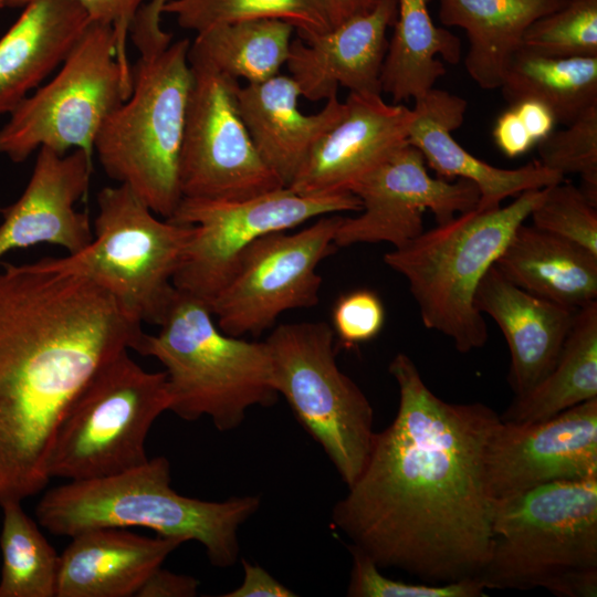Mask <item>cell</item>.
<instances>
[{"mask_svg":"<svg viewBox=\"0 0 597 597\" xmlns=\"http://www.w3.org/2000/svg\"><path fill=\"white\" fill-rule=\"evenodd\" d=\"M30 0H9L7 6L22 8ZM87 13L91 22L113 28L117 60L124 72L133 76L127 53V40L138 10L150 0H74Z\"/></svg>","mask_w":597,"mask_h":597,"instance_id":"38","label":"cell"},{"mask_svg":"<svg viewBox=\"0 0 597 597\" xmlns=\"http://www.w3.org/2000/svg\"><path fill=\"white\" fill-rule=\"evenodd\" d=\"M132 87L133 76L117 60L113 28L90 22L57 73L9 114L0 129V154L13 163L42 147L93 155L102 126Z\"/></svg>","mask_w":597,"mask_h":597,"instance_id":"10","label":"cell"},{"mask_svg":"<svg viewBox=\"0 0 597 597\" xmlns=\"http://www.w3.org/2000/svg\"><path fill=\"white\" fill-rule=\"evenodd\" d=\"M568 0H440L443 25L461 28L469 49L464 66L483 90L500 88L526 29Z\"/></svg>","mask_w":597,"mask_h":597,"instance_id":"26","label":"cell"},{"mask_svg":"<svg viewBox=\"0 0 597 597\" xmlns=\"http://www.w3.org/2000/svg\"><path fill=\"white\" fill-rule=\"evenodd\" d=\"M545 188L526 190L505 207L460 213L384 255L408 281L423 325L452 339L458 352L488 342L485 320L474 304L478 285Z\"/></svg>","mask_w":597,"mask_h":597,"instance_id":"6","label":"cell"},{"mask_svg":"<svg viewBox=\"0 0 597 597\" xmlns=\"http://www.w3.org/2000/svg\"><path fill=\"white\" fill-rule=\"evenodd\" d=\"M0 506L51 480L50 451L94 374L133 349L142 324L90 280L0 263Z\"/></svg>","mask_w":597,"mask_h":597,"instance_id":"2","label":"cell"},{"mask_svg":"<svg viewBox=\"0 0 597 597\" xmlns=\"http://www.w3.org/2000/svg\"><path fill=\"white\" fill-rule=\"evenodd\" d=\"M60 555L56 597H130L184 542L119 527L71 537Z\"/></svg>","mask_w":597,"mask_h":597,"instance_id":"23","label":"cell"},{"mask_svg":"<svg viewBox=\"0 0 597 597\" xmlns=\"http://www.w3.org/2000/svg\"><path fill=\"white\" fill-rule=\"evenodd\" d=\"M157 325L158 333H144L134 350L165 367L169 411L179 418L206 416L219 431H230L250 408L276 401L265 341L223 333L206 303L177 289Z\"/></svg>","mask_w":597,"mask_h":597,"instance_id":"5","label":"cell"},{"mask_svg":"<svg viewBox=\"0 0 597 597\" xmlns=\"http://www.w3.org/2000/svg\"><path fill=\"white\" fill-rule=\"evenodd\" d=\"M388 371L399 390L396 416L375 432L332 523L380 569L429 584L479 578L494 513L485 448L500 415L439 398L407 354L398 353Z\"/></svg>","mask_w":597,"mask_h":597,"instance_id":"1","label":"cell"},{"mask_svg":"<svg viewBox=\"0 0 597 597\" xmlns=\"http://www.w3.org/2000/svg\"><path fill=\"white\" fill-rule=\"evenodd\" d=\"M474 304L499 325L506 339L512 391L515 397L526 394L555 365L577 310L520 289L495 264L481 279Z\"/></svg>","mask_w":597,"mask_h":597,"instance_id":"21","label":"cell"},{"mask_svg":"<svg viewBox=\"0 0 597 597\" xmlns=\"http://www.w3.org/2000/svg\"><path fill=\"white\" fill-rule=\"evenodd\" d=\"M163 13L196 33L211 27L251 19L291 24L297 36L326 32L343 21L336 0H168Z\"/></svg>","mask_w":597,"mask_h":597,"instance_id":"31","label":"cell"},{"mask_svg":"<svg viewBox=\"0 0 597 597\" xmlns=\"http://www.w3.org/2000/svg\"><path fill=\"white\" fill-rule=\"evenodd\" d=\"M165 371H147L124 349L76 396L60 423L48 461L50 479H100L145 463L146 439L169 410Z\"/></svg>","mask_w":597,"mask_h":597,"instance_id":"9","label":"cell"},{"mask_svg":"<svg viewBox=\"0 0 597 597\" xmlns=\"http://www.w3.org/2000/svg\"><path fill=\"white\" fill-rule=\"evenodd\" d=\"M500 88L510 105L535 100L549 108L556 123L567 125L597 104V56L552 57L520 48Z\"/></svg>","mask_w":597,"mask_h":597,"instance_id":"29","label":"cell"},{"mask_svg":"<svg viewBox=\"0 0 597 597\" xmlns=\"http://www.w3.org/2000/svg\"><path fill=\"white\" fill-rule=\"evenodd\" d=\"M352 569L347 587L350 597H482L485 589L478 578L447 584H412L391 579L359 551L347 546Z\"/></svg>","mask_w":597,"mask_h":597,"instance_id":"36","label":"cell"},{"mask_svg":"<svg viewBox=\"0 0 597 597\" xmlns=\"http://www.w3.org/2000/svg\"><path fill=\"white\" fill-rule=\"evenodd\" d=\"M168 0H150L137 12L130 36L139 54H149L167 48L172 35L160 27L163 7Z\"/></svg>","mask_w":597,"mask_h":597,"instance_id":"39","label":"cell"},{"mask_svg":"<svg viewBox=\"0 0 597 597\" xmlns=\"http://www.w3.org/2000/svg\"><path fill=\"white\" fill-rule=\"evenodd\" d=\"M92 157L83 149L64 155L39 149L24 191L14 203L0 209V258L40 243L74 254L92 242L90 218L75 208L90 186Z\"/></svg>","mask_w":597,"mask_h":597,"instance_id":"18","label":"cell"},{"mask_svg":"<svg viewBox=\"0 0 597 597\" xmlns=\"http://www.w3.org/2000/svg\"><path fill=\"white\" fill-rule=\"evenodd\" d=\"M426 166L422 154L407 144L358 180L349 192L362 209L358 216L342 218L335 245L388 242L400 248L425 231V211L441 224L476 208L480 192L473 182L433 178Z\"/></svg>","mask_w":597,"mask_h":597,"instance_id":"15","label":"cell"},{"mask_svg":"<svg viewBox=\"0 0 597 597\" xmlns=\"http://www.w3.org/2000/svg\"><path fill=\"white\" fill-rule=\"evenodd\" d=\"M485 590L597 596V478L546 483L494 502Z\"/></svg>","mask_w":597,"mask_h":597,"instance_id":"4","label":"cell"},{"mask_svg":"<svg viewBox=\"0 0 597 597\" xmlns=\"http://www.w3.org/2000/svg\"><path fill=\"white\" fill-rule=\"evenodd\" d=\"M566 126L537 143L538 161L563 177L579 175L580 189L597 205V104Z\"/></svg>","mask_w":597,"mask_h":597,"instance_id":"34","label":"cell"},{"mask_svg":"<svg viewBox=\"0 0 597 597\" xmlns=\"http://www.w3.org/2000/svg\"><path fill=\"white\" fill-rule=\"evenodd\" d=\"M375 1L376 0H336L343 20L370 9Z\"/></svg>","mask_w":597,"mask_h":597,"instance_id":"44","label":"cell"},{"mask_svg":"<svg viewBox=\"0 0 597 597\" xmlns=\"http://www.w3.org/2000/svg\"><path fill=\"white\" fill-rule=\"evenodd\" d=\"M493 137L498 148L509 158L519 157L535 145L513 106L498 117Z\"/></svg>","mask_w":597,"mask_h":597,"instance_id":"40","label":"cell"},{"mask_svg":"<svg viewBox=\"0 0 597 597\" xmlns=\"http://www.w3.org/2000/svg\"><path fill=\"white\" fill-rule=\"evenodd\" d=\"M92 242L63 258H43L38 268L85 277L108 292L135 321L157 325L176 287L195 227L158 219L127 186L105 187Z\"/></svg>","mask_w":597,"mask_h":597,"instance_id":"8","label":"cell"},{"mask_svg":"<svg viewBox=\"0 0 597 597\" xmlns=\"http://www.w3.org/2000/svg\"><path fill=\"white\" fill-rule=\"evenodd\" d=\"M170 482L168 459L155 457L122 473L48 490L35 517L51 534L69 537L93 528L144 527L200 543L214 567L233 566L240 553L239 528L259 510L261 498L205 501L179 494Z\"/></svg>","mask_w":597,"mask_h":597,"instance_id":"3","label":"cell"},{"mask_svg":"<svg viewBox=\"0 0 597 597\" xmlns=\"http://www.w3.org/2000/svg\"><path fill=\"white\" fill-rule=\"evenodd\" d=\"M334 339L327 323L298 322L276 326L265 342L277 394L349 486L371 447L374 410L363 390L339 369Z\"/></svg>","mask_w":597,"mask_h":597,"instance_id":"11","label":"cell"},{"mask_svg":"<svg viewBox=\"0 0 597 597\" xmlns=\"http://www.w3.org/2000/svg\"><path fill=\"white\" fill-rule=\"evenodd\" d=\"M188 59L192 84L179 160L182 198L237 201L285 187L240 115L238 81L190 52Z\"/></svg>","mask_w":597,"mask_h":597,"instance_id":"13","label":"cell"},{"mask_svg":"<svg viewBox=\"0 0 597 597\" xmlns=\"http://www.w3.org/2000/svg\"><path fill=\"white\" fill-rule=\"evenodd\" d=\"M342 218L322 216L296 232H273L252 242L209 305L219 328L235 337L259 336L282 313L315 306L322 284L316 269L337 250L334 237Z\"/></svg>","mask_w":597,"mask_h":597,"instance_id":"14","label":"cell"},{"mask_svg":"<svg viewBox=\"0 0 597 597\" xmlns=\"http://www.w3.org/2000/svg\"><path fill=\"white\" fill-rule=\"evenodd\" d=\"M484 464L494 502L546 483L597 478V398L542 421L500 419Z\"/></svg>","mask_w":597,"mask_h":597,"instance_id":"16","label":"cell"},{"mask_svg":"<svg viewBox=\"0 0 597 597\" xmlns=\"http://www.w3.org/2000/svg\"><path fill=\"white\" fill-rule=\"evenodd\" d=\"M199 582L189 575L175 574L158 567L142 585L138 597H193Z\"/></svg>","mask_w":597,"mask_h":597,"instance_id":"42","label":"cell"},{"mask_svg":"<svg viewBox=\"0 0 597 597\" xmlns=\"http://www.w3.org/2000/svg\"><path fill=\"white\" fill-rule=\"evenodd\" d=\"M511 106L517 112L535 144L553 132L556 123L554 115L543 103L535 100H524Z\"/></svg>","mask_w":597,"mask_h":597,"instance_id":"43","label":"cell"},{"mask_svg":"<svg viewBox=\"0 0 597 597\" xmlns=\"http://www.w3.org/2000/svg\"><path fill=\"white\" fill-rule=\"evenodd\" d=\"M243 579L235 589L223 597H293L291 589L275 579L258 564L242 559Z\"/></svg>","mask_w":597,"mask_h":597,"instance_id":"41","label":"cell"},{"mask_svg":"<svg viewBox=\"0 0 597 597\" xmlns=\"http://www.w3.org/2000/svg\"><path fill=\"white\" fill-rule=\"evenodd\" d=\"M528 218L536 228L597 254V205L565 179L545 188L542 200Z\"/></svg>","mask_w":597,"mask_h":597,"instance_id":"35","label":"cell"},{"mask_svg":"<svg viewBox=\"0 0 597 597\" xmlns=\"http://www.w3.org/2000/svg\"><path fill=\"white\" fill-rule=\"evenodd\" d=\"M333 331L339 343L353 347L375 338L385 322L379 296L366 289L342 295L333 308Z\"/></svg>","mask_w":597,"mask_h":597,"instance_id":"37","label":"cell"},{"mask_svg":"<svg viewBox=\"0 0 597 597\" xmlns=\"http://www.w3.org/2000/svg\"><path fill=\"white\" fill-rule=\"evenodd\" d=\"M9 0H0V8L7 6Z\"/></svg>","mask_w":597,"mask_h":597,"instance_id":"45","label":"cell"},{"mask_svg":"<svg viewBox=\"0 0 597 597\" xmlns=\"http://www.w3.org/2000/svg\"><path fill=\"white\" fill-rule=\"evenodd\" d=\"M597 398V301L575 312L551 371L530 391L514 397L502 421L536 422Z\"/></svg>","mask_w":597,"mask_h":597,"instance_id":"28","label":"cell"},{"mask_svg":"<svg viewBox=\"0 0 597 597\" xmlns=\"http://www.w3.org/2000/svg\"><path fill=\"white\" fill-rule=\"evenodd\" d=\"M190 42L181 39L139 55L128 98L106 119L94 143L106 175L164 219L171 218L182 199L179 160L192 84Z\"/></svg>","mask_w":597,"mask_h":597,"instance_id":"7","label":"cell"},{"mask_svg":"<svg viewBox=\"0 0 597 597\" xmlns=\"http://www.w3.org/2000/svg\"><path fill=\"white\" fill-rule=\"evenodd\" d=\"M397 4V0H376L370 9L326 32L293 38L285 65L301 96L327 101L339 87L381 94L387 31L396 20Z\"/></svg>","mask_w":597,"mask_h":597,"instance_id":"19","label":"cell"},{"mask_svg":"<svg viewBox=\"0 0 597 597\" xmlns=\"http://www.w3.org/2000/svg\"><path fill=\"white\" fill-rule=\"evenodd\" d=\"M431 0H397L394 32L388 41L381 73V93L392 103L418 100L434 87L450 64L461 59V41L449 30L434 25L429 14Z\"/></svg>","mask_w":597,"mask_h":597,"instance_id":"27","label":"cell"},{"mask_svg":"<svg viewBox=\"0 0 597 597\" xmlns=\"http://www.w3.org/2000/svg\"><path fill=\"white\" fill-rule=\"evenodd\" d=\"M360 209V200L349 191L305 196L290 187L237 201L182 198L168 220L193 226L195 232L172 284L209 306L256 239L322 216Z\"/></svg>","mask_w":597,"mask_h":597,"instance_id":"12","label":"cell"},{"mask_svg":"<svg viewBox=\"0 0 597 597\" xmlns=\"http://www.w3.org/2000/svg\"><path fill=\"white\" fill-rule=\"evenodd\" d=\"M301 92L290 75L239 86L240 115L268 167L289 187L318 139L342 117L345 103L336 96L315 114L298 107Z\"/></svg>","mask_w":597,"mask_h":597,"instance_id":"22","label":"cell"},{"mask_svg":"<svg viewBox=\"0 0 597 597\" xmlns=\"http://www.w3.org/2000/svg\"><path fill=\"white\" fill-rule=\"evenodd\" d=\"M521 48L552 57L597 56V0H568L537 19Z\"/></svg>","mask_w":597,"mask_h":597,"instance_id":"33","label":"cell"},{"mask_svg":"<svg viewBox=\"0 0 597 597\" xmlns=\"http://www.w3.org/2000/svg\"><path fill=\"white\" fill-rule=\"evenodd\" d=\"M342 117L314 145L289 186L297 193L346 192L408 144L413 108L378 93L349 92Z\"/></svg>","mask_w":597,"mask_h":597,"instance_id":"17","label":"cell"},{"mask_svg":"<svg viewBox=\"0 0 597 597\" xmlns=\"http://www.w3.org/2000/svg\"><path fill=\"white\" fill-rule=\"evenodd\" d=\"M0 507V597H56L60 555L22 502L10 501Z\"/></svg>","mask_w":597,"mask_h":597,"instance_id":"32","label":"cell"},{"mask_svg":"<svg viewBox=\"0 0 597 597\" xmlns=\"http://www.w3.org/2000/svg\"><path fill=\"white\" fill-rule=\"evenodd\" d=\"M468 102L448 91L432 88L415 101V119L408 144L423 156L427 166L443 179L460 178L473 182L480 192L475 209L489 210L509 198L531 189H542L565 179L545 168L538 160L520 168L492 166L465 150L455 142L452 132L459 128Z\"/></svg>","mask_w":597,"mask_h":597,"instance_id":"20","label":"cell"},{"mask_svg":"<svg viewBox=\"0 0 597 597\" xmlns=\"http://www.w3.org/2000/svg\"><path fill=\"white\" fill-rule=\"evenodd\" d=\"M0 38V115L10 114L70 53L90 24L74 0H30Z\"/></svg>","mask_w":597,"mask_h":597,"instance_id":"24","label":"cell"},{"mask_svg":"<svg viewBox=\"0 0 597 597\" xmlns=\"http://www.w3.org/2000/svg\"><path fill=\"white\" fill-rule=\"evenodd\" d=\"M294 32L281 20H240L196 33L189 52L233 80L254 84L280 74Z\"/></svg>","mask_w":597,"mask_h":597,"instance_id":"30","label":"cell"},{"mask_svg":"<svg viewBox=\"0 0 597 597\" xmlns=\"http://www.w3.org/2000/svg\"><path fill=\"white\" fill-rule=\"evenodd\" d=\"M494 264L520 289L570 310L597 301V254L533 224L516 228Z\"/></svg>","mask_w":597,"mask_h":597,"instance_id":"25","label":"cell"}]
</instances>
